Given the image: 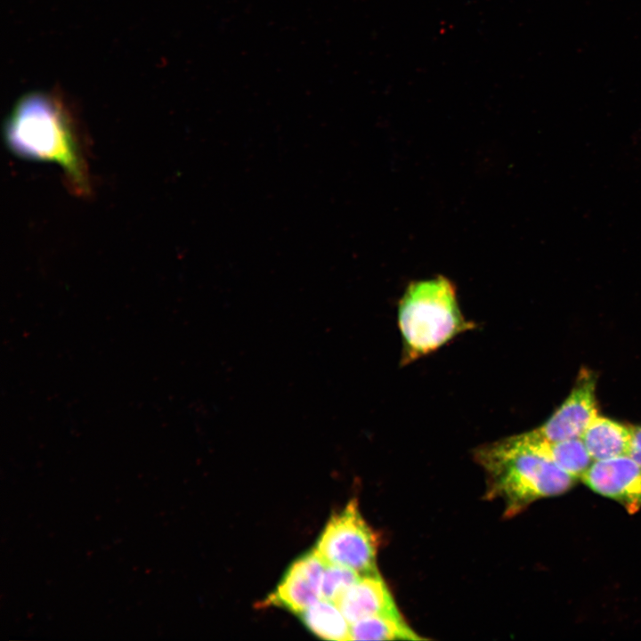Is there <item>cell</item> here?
Instances as JSON below:
<instances>
[{
	"label": "cell",
	"mask_w": 641,
	"mask_h": 641,
	"mask_svg": "<svg viewBox=\"0 0 641 641\" xmlns=\"http://www.w3.org/2000/svg\"><path fill=\"white\" fill-rule=\"evenodd\" d=\"M350 624L377 616H402L378 573L362 575L334 602Z\"/></svg>",
	"instance_id": "cell-8"
},
{
	"label": "cell",
	"mask_w": 641,
	"mask_h": 641,
	"mask_svg": "<svg viewBox=\"0 0 641 641\" xmlns=\"http://www.w3.org/2000/svg\"><path fill=\"white\" fill-rule=\"evenodd\" d=\"M581 480L595 492L618 501L630 514L641 507V466L629 455L593 461Z\"/></svg>",
	"instance_id": "cell-7"
},
{
	"label": "cell",
	"mask_w": 641,
	"mask_h": 641,
	"mask_svg": "<svg viewBox=\"0 0 641 641\" xmlns=\"http://www.w3.org/2000/svg\"><path fill=\"white\" fill-rule=\"evenodd\" d=\"M377 533L361 515L356 499L334 513L318 538L314 549L329 564L353 570L360 575L378 573Z\"/></svg>",
	"instance_id": "cell-4"
},
{
	"label": "cell",
	"mask_w": 641,
	"mask_h": 641,
	"mask_svg": "<svg viewBox=\"0 0 641 641\" xmlns=\"http://www.w3.org/2000/svg\"><path fill=\"white\" fill-rule=\"evenodd\" d=\"M361 575L353 570L337 564H326L321 581V598L335 602Z\"/></svg>",
	"instance_id": "cell-13"
},
{
	"label": "cell",
	"mask_w": 641,
	"mask_h": 641,
	"mask_svg": "<svg viewBox=\"0 0 641 641\" xmlns=\"http://www.w3.org/2000/svg\"><path fill=\"white\" fill-rule=\"evenodd\" d=\"M596 381L591 371L581 370L574 387L562 405L544 424L525 434L534 440L548 442L580 438L598 415Z\"/></svg>",
	"instance_id": "cell-5"
},
{
	"label": "cell",
	"mask_w": 641,
	"mask_h": 641,
	"mask_svg": "<svg viewBox=\"0 0 641 641\" xmlns=\"http://www.w3.org/2000/svg\"><path fill=\"white\" fill-rule=\"evenodd\" d=\"M593 461L629 455L631 426L597 415L581 435Z\"/></svg>",
	"instance_id": "cell-9"
},
{
	"label": "cell",
	"mask_w": 641,
	"mask_h": 641,
	"mask_svg": "<svg viewBox=\"0 0 641 641\" xmlns=\"http://www.w3.org/2000/svg\"><path fill=\"white\" fill-rule=\"evenodd\" d=\"M521 435L538 452L576 479L581 478L593 463L581 438L548 442L531 439L525 434Z\"/></svg>",
	"instance_id": "cell-10"
},
{
	"label": "cell",
	"mask_w": 641,
	"mask_h": 641,
	"mask_svg": "<svg viewBox=\"0 0 641 641\" xmlns=\"http://www.w3.org/2000/svg\"><path fill=\"white\" fill-rule=\"evenodd\" d=\"M325 561L311 549L290 564L263 606H277L298 614L321 598Z\"/></svg>",
	"instance_id": "cell-6"
},
{
	"label": "cell",
	"mask_w": 641,
	"mask_h": 641,
	"mask_svg": "<svg viewBox=\"0 0 641 641\" xmlns=\"http://www.w3.org/2000/svg\"><path fill=\"white\" fill-rule=\"evenodd\" d=\"M632 438L629 456L641 466V426H631Z\"/></svg>",
	"instance_id": "cell-14"
},
{
	"label": "cell",
	"mask_w": 641,
	"mask_h": 641,
	"mask_svg": "<svg viewBox=\"0 0 641 641\" xmlns=\"http://www.w3.org/2000/svg\"><path fill=\"white\" fill-rule=\"evenodd\" d=\"M297 616L310 632L320 638L350 639V623L334 602L320 598Z\"/></svg>",
	"instance_id": "cell-11"
},
{
	"label": "cell",
	"mask_w": 641,
	"mask_h": 641,
	"mask_svg": "<svg viewBox=\"0 0 641 641\" xmlns=\"http://www.w3.org/2000/svg\"><path fill=\"white\" fill-rule=\"evenodd\" d=\"M475 458L486 475V498L500 499L506 516H514L537 499L567 491L577 480L521 434L483 445Z\"/></svg>",
	"instance_id": "cell-2"
},
{
	"label": "cell",
	"mask_w": 641,
	"mask_h": 641,
	"mask_svg": "<svg viewBox=\"0 0 641 641\" xmlns=\"http://www.w3.org/2000/svg\"><path fill=\"white\" fill-rule=\"evenodd\" d=\"M398 322L406 363L471 328L461 314L454 286L443 277L410 285L399 303Z\"/></svg>",
	"instance_id": "cell-3"
},
{
	"label": "cell",
	"mask_w": 641,
	"mask_h": 641,
	"mask_svg": "<svg viewBox=\"0 0 641 641\" xmlns=\"http://www.w3.org/2000/svg\"><path fill=\"white\" fill-rule=\"evenodd\" d=\"M421 640L402 616L377 615L351 624L350 640Z\"/></svg>",
	"instance_id": "cell-12"
},
{
	"label": "cell",
	"mask_w": 641,
	"mask_h": 641,
	"mask_svg": "<svg viewBox=\"0 0 641 641\" xmlns=\"http://www.w3.org/2000/svg\"><path fill=\"white\" fill-rule=\"evenodd\" d=\"M8 148L28 159L58 164L72 192L92 191L85 137L71 107L56 92L30 93L19 100L4 126Z\"/></svg>",
	"instance_id": "cell-1"
}]
</instances>
